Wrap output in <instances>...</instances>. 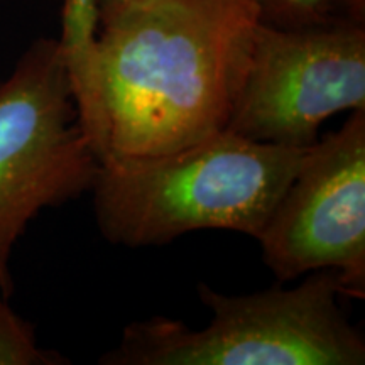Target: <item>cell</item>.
<instances>
[{"instance_id": "6", "label": "cell", "mask_w": 365, "mask_h": 365, "mask_svg": "<svg viewBox=\"0 0 365 365\" xmlns=\"http://www.w3.org/2000/svg\"><path fill=\"white\" fill-rule=\"evenodd\" d=\"M257 240L279 282L330 269L346 298H364L365 112L309 145Z\"/></svg>"}, {"instance_id": "2", "label": "cell", "mask_w": 365, "mask_h": 365, "mask_svg": "<svg viewBox=\"0 0 365 365\" xmlns=\"http://www.w3.org/2000/svg\"><path fill=\"white\" fill-rule=\"evenodd\" d=\"M308 148L255 143L225 129L158 156H107L90 190L98 228L132 249L207 228L257 239Z\"/></svg>"}, {"instance_id": "5", "label": "cell", "mask_w": 365, "mask_h": 365, "mask_svg": "<svg viewBox=\"0 0 365 365\" xmlns=\"http://www.w3.org/2000/svg\"><path fill=\"white\" fill-rule=\"evenodd\" d=\"M344 110L365 112L364 22L255 27L227 130L255 143L308 148Z\"/></svg>"}, {"instance_id": "10", "label": "cell", "mask_w": 365, "mask_h": 365, "mask_svg": "<svg viewBox=\"0 0 365 365\" xmlns=\"http://www.w3.org/2000/svg\"><path fill=\"white\" fill-rule=\"evenodd\" d=\"M150 2V0H97V9H98V26L102 22H107L112 17H115L117 14L127 11V9L140 6V4Z\"/></svg>"}, {"instance_id": "4", "label": "cell", "mask_w": 365, "mask_h": 365, "mask_svg": "<svg viewBox=\"0 0 365 365\" xmlns=\"http://www.w3.org/2000/svg\"><path fill=\"white\" fill-rule=\"evenodd\" d=\"M97 171L59 41H34L0 83V293H14L12 252L29 223L90 191Z\"/></svg>"}, {"instance_id": "1", "label": "cell", "mask_w": 365, "mask_h": 365, "mask_svg": "<svg viewBox=\"0 0 365 365\" xmlns=\"http://www.w3.org/2000/svg\"><path fill=\"white\" fill-rule=\"evenodd\" d=\"M257 24L250 0H150L102 22L107 156H158L225 130Z\"/></svg>"}, {"instance_id": "9", "label": "cell", "mask_w": 365, "mask_h": 365, "mask_svg": "<svg viewBox=\"0 0 365 365\" xmlns=\"http://www.w3.org/2000/svg\"><path fill=\"white\" fill-rule=\"evenodd\" d=\"M61 19L65 21H91L98 19L97 0H65Z\"/></svg>"}, {"instance_id": "7", "label": "cell", "mask_w": 365, "mask_h": 365, "mask_svg": "<svg viewBox=\"0 0 365 365\" xmlns=\"http://www.w3.org/2000/svg\"><path fill=\"white\" fill-rule=\"evenodd\" d=\"M70 360L53 350L41 349L34 327L14 312L0 293V365H65Z\"/></svg>"}, {"instance_id": "3", "label": "cell", "mask_w": 365, "mask_h": 365, "mask_svg": "<svg viewBox=\"0 0 365 365\" xmlns=\"http://www.w3.org/2000/svg\"><path fill=\"white\" fill-rule=\"evenodd\" d=\"M213 313L202 330L154 317L124 330L103 365H362L365 341L340 308L339 274L309 272L291 289L225 296L198 284Z\"/></svg>"}, {"instance_id": "12", "label": "cell", "mask_w": 365, "mask_h": 365, "mask_svg": "<svg viewBox=\"0 0 365 365\" xmlns=\"http://www.w3.org/2000/svg\"><path fill=\"white\" fill-rule=\"evenodd\" d=\"M63 29V27H61ZM95 29H97V27H95ZM65 31H93V29H65Z\"/></svg>"}, {"instance_id": "11", "label": "cell", "mask_w": 365, "mask_h": 365, "mask_svg": "<svg viewBox=\"0 0 365 365\" xmlns=\"http://www.w3.org/2000/svg\"><path fill=\"white\" fill-rule=\"evenodd\" d=\"M365 0H340V16L344 19L364 22Z\"/></svg>"}, {"instance_id": "8", "label": "cell", "mask_w": 365, "mask_h": 365, "mask_svg": "<svg viewBox=\"0 0 365 365\" xmlns=\"http://www.w3.org/2000/svg\"><path fill=\"white\" fill-rule=\"evenodd\" d=\"M259 22L274 27H307L344 19L340 0H250Z\"/></svg>"}]
</instances>
